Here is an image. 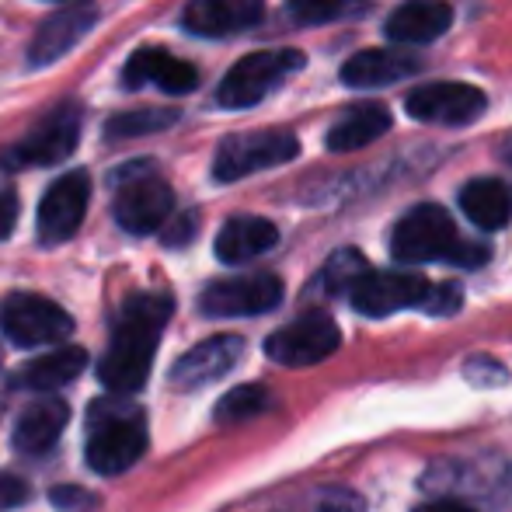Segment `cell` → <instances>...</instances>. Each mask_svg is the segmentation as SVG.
I'll use <instances>...</instances> for the list:
<instances>
[{"instance_id":"7a4b0ae2","label":"cell","mask_w":512,"mask_h":512,"mask_svg":"<svg viewBox=\"0 0 512 512\" xmlns=\"http://www.w3.org/2000/svg\"><path fill=\"white\" fill-rule=\"evenodd\" d=\"M112 189H115V223H119L126 234H154L168 223L171 209H175V192L154 171L150 161H133L122 164L112 175Z\"/></svg>"},{"instance_id":"f546056e","label":"cell","mask_w":512,"mask_h":512,"mask_svg":"<svg viewBox=\"0 0 512 512\" xmlns=\"http://www.w3.org/2000/svg\"><path fill=\"white\" fill-rule=\"evenodd\" d=\"M464 377L471 380L474 387H499V384H506L509 380V373H506V366L502 363H495V359H488V356H474V359H467L464 363Z\"/></svg>"},{"instance_id":"ffe728a7","label":"cell","mask_w":512,"mask_h":512,"mask_svg":"<svg viewBox=\"0 0 512 512\" xmlns=\"http://www.w3.org/2000/svg\"><path fill=\"white\" fill-rule=\"evenodd\" d=\"M276 244L279 230L272 220H265V216H230L216 234V258L223 265H244L272 251Z\"/></svg>"},{"instance_id":"8992f818","label":"cell","mask_w":512,"mask_h":512,"mask_svg":"<svg viewBox=\"0 0 512 512\" xmlns=\"http://www.w3.org/2000/svg\"><path fill=\"white\" fill-rule=\"evenodd\" d=\"M460 237L450 213L436 203H422L408 209L391 234V255L401 265H425V262H450Z\"/></svg>"},{"instance_id":"83f0119b","label":"cell","mask_w":512,"mask_h":512,"mask_svg":"<svg viewBox=\"0 0 512 512\" xmlns=\"http://www.w3.org/2000/svg\"><path fill=\"white\" fill-rule=\"evenodd\" d=\"M178 119V112H164V108H147V112H122L105 122V140H129V136L157 133L168 129Z\"/></svg>"},{"instance_id":"6da1fadb","label":"cell","mask_w":512,"mask_h":512,"mask_svg":"<svg viewBox=\"0 0 512 512\" xmlns=\"http://www.w3.org/2000/svg\"><path fill=\"white\" fill-rule=\"evenodd\" d=\"M171 310H175V300L164 293H140L122 307L112 342L98 363V380L112 394H136L147 384Z\"/></svg>"},{"instance_id":"3957f363","label":"cell","mask_w":512,"mask_h":512,"mask_svg":"<svg viewBox=\"0 0 512 512\" xmlns=\"http://www.w3.org/2000/svg\"><path fill=\"white\" fill-rule=\"evenodd\" d=\"M143 450H147V422L136 405H95L88 450H84L91 471L122 474L143 457Z\"/></svg>"},{"instance_id":"f1b7e54d","label":"cell","mask_w":512,"mask_h":512,"mask_svg":"<svg viewBox=\"0 0 512 512\" xmlns=\"http://www.w3.org/2000/svg\"><path fill=\"white\" fill-rule=\"evenodd\" d=\"M460 304H464V290H460L457 283H439V286L429 283V293H425V300H422V310L432 317H450V314H457Z\"/></svg>"},{"instance_id":"836d02e7","label":"cell","mask_w":512,"mask_h":512,"mask_svg":"<svg viewBox=\"0 0 512 512\" xmlns=\"http://www.w3.org/2000/svg\"><path fill=\"white\" fill-rule=\"evenodd\" d=\"M192 234H196V216L185 213V216H178L168 230H164V244H175V248H178V244H189Z\"/></svg>"},{"instance_id":"5bb4252c","label":"cell","mask_w":512,"mask_h":512,"mask_svg":"<svg viewBox=\"0 0 512 512\" xmlns=\"http://www.w3.org/2000/svg\"><path fill=\"white\" fill-rule=\"evenodd\" d=\"M98 25V4L91 0H77V4H67L60 11H53L35 32L32 46H28V60L32 67H49L60 56H67L70 49H77L88 32Z\"/></svg>"},{"instance_id":"277c9868","label":"cell","mask_w":512,"mask_h":512,"mask_svg":"<svg viewBox=\"0 0 512 512\" xmlns=\"http://www.w3.org/2000/svg\"><path fill=\"white\" fill-rule=\"evenodd\" d=\"M81 140V105L63 102L49 108L18 143L4 154L7 171H25V168H49V164L67 161L77 150Z\"/></svg>"},{"instance_id":"d6a6232c","label":"cell","mask_w":512,"mask_h":512,"mask_svg":"<svg viewBox=\"0 0 512 512\" xmlns=\"http://www.w3.org/2000/svg\"><path fill=\"white\" fill-rule=\"evenodd\" d=\"M14 223H18V196L11 189H0V241L14 234Z\"/></svg>"},{"instance_id":"e575fe53","label":"cell","mask_w":512,"mask_h":512,"mask_svg":"<svg viewBox=\"0 0 512 512\" xmlns=\"http://www.w3.org/2000/svg\"><path fill=\"white\" fill-rule=\"evenodd\" d=\"M415 512H474V509H467V506H460V502H425V506H418Z\"/></svg>"},{"instance_id":"e0dca14e","label":"cell","mask_w":512,"mask_h":512,"mask_svg":"<svg viewBox=\"0 0 512 512\" xmlns=\"http://www.w3.org/2000/svg\"><path fill=\"white\" fill-rule=\"evenodd\" d=\"M265 14V0H192L182 14V25L192 35L223 39L258 25Z\"/></svg>"},{"instance_id":"52a82bcc","label":"cell","mask_w":512,"mask_h":512,"mask_svg":"<svg viewBox=\"0 0 512 512\" xmlns=\"http://www.w3.org/2000/svg\"><path fill=\"white\" fill-rule=\"evenodd\" d=\"M300 154V140L286 129H255V133H237L220 143L213 157L216 182H241L265 168L293 161Z\"/></svg>"},{"instance_id":"ba28073f","label":"cell","mask_w":512,"mask_h":512,"mask_svg":"<svg viewBox=\"0 0 512 512\" xmlns=\"http://www.w3.org/2000/svg\"><path fill=\"white\" fill-rule=\"evenodd\" d=\"M0 328L21 349L60 345L74 331V317L39 293H14L0 304Z\"/></svg>"},{"instance_id":"d4e9b609","label":"cell","mask_w":512,"mask_h":512,"mask_svg":"<svg viewBox=\"0 0 512 512\" xmlns=\"http://www.w3.org/2000/svg\"><path fill=\"white\" fill-rule=\"evenodd\" d=\"M269 391L258 384H244L234 387L230 394H223L220 405H216V422L220 425H237V422H248V418L262 415L269 411Z\"/></svg>"},{"instance_id":"9c48e42d","label":"cell","mask_w":512,"mask_h":512,"mask_svg":"<svg viewBox=\"0 0 512 512\" xmlns=\"http://www.w3.org/2000/svg\"><path fill=\"white\" fill-rule=\"evenodd\" d=\"M342 345V331L331 321L324 310H307L293 324L279 328L276 335L265 338V356L279 366H314L324 363L328 356H335V349Z\"/></svg>"},{"instance_id":"4316f807","label":"cell","mask_w":512,"mask_h":512,"mask_svg":"<svg viewBox=\"0 0 512 512\" xmlns=\"http://www.w3.org/2000/svg\"><path fill=\"white\" fill-rule=\"evenodd\" d=\"M366 269H370V265H366V258L359 255L356 248H342L324 262L317 283L324 286V293H349L352 283H356Z\"/></svg>"},{"instance_id":"5b68a950","label":"cell","mask_w":512,"mask_h":512,"mask_svg":"<svg viewBox=\"0 0 512 512\" xmlns=\"http://www.w3.org/2000/svg\"><path fill=\"white\" fill-rule=\"evenodd\" d=\"M304 67L300 49H262L248 53L227 70V77L216 88V102L223 108H251L262 98H269L290 74Z\"/></svg>"},{"instance_id":"d6986e66","label":"cell","mask_w":512,"mask_h":512,"mask_svg":"<svg viewBox=\"0 0 512 512\" xmlns=\"http://www.w3.org/2000/svg\"><path fill=\"white\" fill-rule=\"evenodd\" d=\"M422 63L411 53H398V49H363V53L349 56L342 63V84L345 88H387L405 77L418 74Z\"/></svg>"},{"instance_id":"4dcf8cb0","label":"cell","mask_w":512,"mask_h":512,"mask_svg":"<svg viewBox=\"0 0 512 512\" xmlns=\"http://www.w3.org/2000/svg\"><path fill=\"white\" fill-rule=\"evenodd\" d=\"M310 512H366V502L349 488H324L314 499Z\"/></svg>"},{"instance_id":"1f68e13d","label":"cell","mask_w":512,"mask_h":512,"mask_svg":"<svg viewBox=\"0 0 512 512\" xmlns=\"http://www.w3.org/2000/svg\"><path fill=\"white\" fill-rule=\"evenodd\" d=\"M32 488L18 478V474H0V509H18L28 502Z\"/></svg>"},{"instance_id":"9a60e30c","label":"cell","mask_w":512,"mask_h":512,"mask_svg":"<svg viewBox=\"0 0 512 512\" xmlns=\"http://www.w3.org/2000/svg\"><path fill=\"white\" fill-rule=\"evenodd\" d=\"M244 356V338L241 335H213L189 349L175 366H171V384L178 391H196L213 380L227 377Z\"/></svg>"},{"instance_id":"30bf717a","label":"cell","mask_w":512,"mask_h":512,"mask_svg":"<svg viewBox=\"0 0 512 512\" xmlns=\"http://www.w3.org/2000/svg\"><path fill=\"white\" fill-rule=\"evenodd\" d=\"M279 304H283V279L272 276V272L216 279L199 297V307H203L206 317H255L269 314Z\"/></svg>"},{"instance_id":"603a6c76","label":"cell","mask_w":512,"mask_h":512,"mask_svg":"<svg viewBox=\"0 0 512 512\" xmlns=\"http://www.w3.org/2000/svg\"><path fill=\"white\" fill-rule=\"evenodd\" d=\"M460 209L481 230H502L512 220V192L499 178H474L460 189Z\"/></svg>"},{"instance_id":"7402d4cb","label":"cell","mask_w":512,"mask_h":512,"mask_svg":"<svg viewBox=\"0 0 512 512\" xmlns=\"http://www.w3.org/2000/svg\"><path fill=\"white\" fill-rule=\"evenodd\" d=\"M70 422V408L56 398L35 401L32 408L21 411L18 425H14V446L21 453H46L49 446H56L60 432Z\"/></svg>"},{"instance_id":"2e32d148","label":"cell","mask_w":512,"mask_h":512,"mask_svg":"<svg viewBox=\"0 0 512 512\" xmlns=\"http://www.w3.org/2000/svg\"><path fill=\"white\" fill-rule=\"evenodd\" d=\"M122 84L133 91L143 88V84H157V88L168 91V95H189L199 84V70L192 67V63L171 56L168 49L147 46L129 56L126 70H122Z\"/></svg>"},{"instance_id":"4fadbf2b","label":"cell","mask_w":512,"mask_h":512,"mask_svg":"<svg viewBox=\"0 0 512 512\" xmlns=\"http://www.w3.org/2000/svg\"><path fill=\"white\" fill-rule=\"evenodd\" d=\"M425 293H429V279L418 272H373L366 269L363 276L352 283L345 297L352 307L366 317H387L408 307H422Z\"/></svg>"},{"instance_id":"7c38bea8","label":"cell","mask_w":512,"mask_h":512,"mask_svg":"<svg viewBox=\"0 0 512 512\" xmlns=\"http://www.w3.org/2000/svg\"><path fill=\"white\" fill-rule=\"evenodd\" d=\"M88 203H91L88 171H67L63 178H56L39 203V220H35L39 241L49 244V248L70 241V237L81 230Z\"/></svg>"},{"instance_id":"8fae6325","label":"cell","mask_w":512,"mask_h":512,"mask_svg":"<svg viewBox=\"0 0 512 512\" xmlns=\"http://www.w3.org/2000/svg\"><path fill=\"white\" fill-rule=\"evenodd\" d=\"M488 98L474 84L460 81H436L422 84L405 98V112L418 122H432V126H471L485 115Z\"/></svg>"},{"instance_id":"44dd1931","label":"cell","mask_w":512,"mask_h":512,"mask_svg":"<svg viewBox=\"0 0 512 512\" xmlns=\"http://www.w3.org/2000/svg\"><path fill=\"white\" fill-rule=\"evenodd\" d=\"M384 133H391V112L380 102H363L342 115L335 126L328 129L324 143L335 154H352V150L370 147L373 140H380Z\"/></svg>"},{"instance_id":"cb8c5ba5","label":"cell","mask_w":512,"mask_h":512,"mask_svg":"<svg viewBox=\"0 0 512 512\" xmlns=\"http://www.w3.org/2000/svg\"><path fill=\"white\" fill-rule=\"evenodd\" d=\"M84 366H88V352L77 349V345H63V349L32 359V363L18 373V384L32 387V391H56V387L74 384Z\"/></svg>"},{"instance_id":"ac0fdd59","label":"cell","mask_w":512,"mask_h":512,"mask_svg":"<svg viewBox=\"0 0 512 512\" xmlns=\"http://www.w3.org/2000/svg\"><path fill=\"white\" fill-rule=\"evenodd\" d=\"M453 25V7L443 0H408L387 14V39L398 46H429Z\"/></svg>"},{"instance_id":"484cf974","label":"cell","mask_w":512,"mask_h":512,"mask_svg":"<svg viewBox=\"0 0 512 512\" xmlns=\"http://www.w3.org/2000/svg\"><path fill=\"white\" fill-rule=\"evenodd\" d=\"M373 0H290V14L300 25H324V21L356 18L370 11Z\"/></svg>"}]
</instances>
